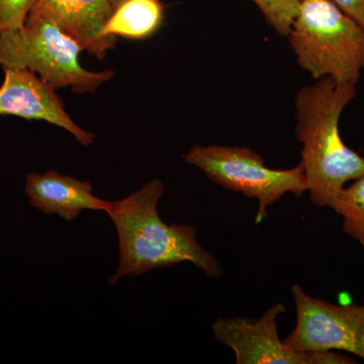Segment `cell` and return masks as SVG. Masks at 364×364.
Returning <instances> with one entry per match:
<instances>
[{"label": "cell", "instance_id": "6da1fadb", "mask_svg": "<svg viewBox=\"0 0 364 364\" xmlns=\"http://www.w3.org/2000/svg\"><path fill=\"white\" fill-rule=\"evenodd\" d=\"M164 184L153 179L138 191L112 202L107 214L119 239V267L109 279L114 287L124 277H140L158 268L189 262L208 277H221L217 258L200 245L196 229L188 224H166L158 213Z\"/></svg>", "mask_w": 364, "mask_h": 364}, {"label": "cell", "instance_id": "7a4b0ae2", "mask_svg": "<svg viewBox=\"0 0 364 364\" xmlns=\"http://www.w3.org/2000/svg\"><path fill=\"white\" fill-rule=\"evenodd\" d=\"M355 95L356 83L331 78L318 79L296 95V135L316 207H329L347 182L364 176V157L345 145L339 131L342 112Z\"/></svg>", "mask_w": 364, "mask_h": 364}, {"label": "cell", "instance_id": "3957f363", "mask_svg": "<svg viewBox=\"0 0 364 364\" xmlns=\"http://www.w3.org/2000/svg\"><path fill=\"white\" fill-rule=\"evenodd\" d=\"M287 38L299 66L315 80L358 85L364 69V28L330 0H303Z\"/></svg>", "mask_w": 364, "mask_h": 364}, {"label": "cell", "instance_id": "277c9868", "mask_svg": "<svg viewBox=\"0 0 364 364\" xmlns=\"http://www.w3.org/2000/svg\"><path fill=\"white\" fill-rule=\"evenodd\" d=\"M82 51L56 26L40 18H28L21 28L0 33V66L28 69L55 90L93 93L114 77V71L93 72L81 65Z\"/></svg>", "mask_w": 364, "mask_h": 364}, {"label": "cell", "instance_id": "5b68a950", "mask_svg": "<svg viewBox=\"0 0 364 364\" xmlns=\"http://www.w3.org/2000/svg\"><path fill=\"white\" fill-rule=\"evenodd\" d=\"M183 158L222 188L257 200V225L286 193L301 198L308 191L303 163L289 169L269 168L260 154L247 147L195 145Z\"/></svg>", "mask_w": 364, "mask_h": 364}, {"label": "cell", "instance_id": "8992f818", "mask_svg": "<svg viewBox=\"0 0 364 364\" xmlns=\"http://www.w3.org/2000/svg\"><path fill=\"white\" fill-rule=\"evenodd\" d=\"M287 311L282 303L273 304L256 321L246 318H219L213 334L220 343L234 351L237 364H355L340 351H301L280 340L277 318Z\"/></svg>", "mask_w": 364, "mask_h": 364}, {"label": "cell", "instance_id": "52a82bcc", "mask_svg": "<svg viewBox=\"0 0 364 364\" xmlns=\"http://www.w3.org/2000/svg\"><path fill=\"white\" fill-rule=\"evenodd\" d=\"M296 305L294 331L284 340L301 351L348 352L364 360V305H335L291 287Z\"/></svg>", "mask_w": 364, "mask_h": 364}, {"label": "cell", "instance_id": "ba28073f", "mask_svg": "<svg viewBox=\"0 0 364 364\" xmlns=\"http://www.w3.org/2000/svg\"><path fill=\"white\" fill-rule=\"evenodd\" d=\"M4 70V80L0 87V117L47 122L68 132L85 147L95 142V135L72 119L63 100L52 85L28 69Z\"/></svg>", "mask_w": 364, "mask_h": 364}, {"label": "cell", "instance_id": "9c48e42d", "mask_svg": "<svg viewBox=\"0 0 364 364\" xmlns=\"http://www.w3.org/2000/svg\"><path fill=\"white\" fill-rule=\"evenodd\" d=\"M114 11L111 0H38L28 18L50 21L83 51L104 60L117 42L105 32Z\"/></svg>", "mask_w": 364, "mask_h": 364}, {"label": "cell", "instance_id": "30bf717a", "mask_svg": "<svg viewBox=\"0 0 364 364\" xmlns=\"http://www.w3.org/2000/svg\"><path fill=\"white\" fill-rule=\"evenodd\" d=\"M25 193L33 208L45 215H59L67 222L77 219L83 210L107 213L112 205L109 200L93 195L90 181L63 176L57 170L28 173L26 176Z\"/></svg>", "mask_w": 364, "mask_h": 364}, {"label": "cell", "instance_id": "8fae6325", "mask_svg": "<svg viewBox=\"0 0 364 364\" xmlns=\"http://www.w3.org/2000/svg\"><path fill=\"white\" fill-rule=\"evenodd\" d=\"M164 20L160 0H126L117 6L105 26L107 35L144 40L159 30Z\"/></svg>", "mask_w": 364, "mask_h": 364}, {"label": "cell", "instance_id": "7c38bea8", "mask_svg": "<svg viewBox=\"0 0 364 364\" xmlns=\"http://www.w3.org/2000/svg\"><path fill=\"white\" fill-rule=\"evenodd\" d=\"M329 208L341 215L345 233L364 247V176L340 191Z\"/></svg>", "mask_w": 364, "mask_h": 364}, {"label": "cell", "instance_id": "4fadbf2b", "mask_svg": "<svg viewBox=\"0 0 364 364\" xmlns=\"http://www.w3.org/2000/svg\"><path fill=\"white\" fill-rule=\"evenodd\" d=\"M277 35L287 37L303 0H252Z\"/></svg>", "mask_w": 364, "mask_h": 364}, {"label": "cell", "instance_id": "5bb4252c", "mask_svg": "<svg viewBox=\"0 0 364 364\" xmlns=\"http://www.w3.org/2000/svg\"><path fill=\"white\" fill-rule=\"evenodd\" d=\"M38 0H0V33L25 25Z\"/></svg>", "mask_w": 364, "mask_h": 364}, {"label": "cell", "instance_id": "9a60e30c", "mask_svg": "<svg viewBox=\"0 0 364 364\" xmlns=\"http://www.w3.org/2000/svg\"><path fill=\"white\" fill-rule=\"evenodd\" d=\"M364 28V0H330Z\"/></svg>", "mask_w": 364, "mask_h": 364}, {"label": "cell", "instance_id": "2e32d148", "mask_svg": "<svg viewBox=\"0 0 364 364\" xmlns=\"http://www.w3.org/2000/svg\"><path fill=\"white\" fill-rule=\"evenodd\" d=\"M124 1H126V0H111L112 6L114 7V9H116L117 6H121V4Z\"/></svg>", "mask_w": 364, "mask_h": 364}]
</instances>
